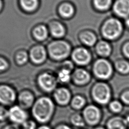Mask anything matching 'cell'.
I'll return each mask as SVG.
<instances>
[{
    "label": "cell",
    "instance_id": "32",
    "mask_svg": "<svg viewBox=\"0 0 129 129\" xmlns=\"http://www.w3.org/2000/svg\"><path fill=\"white\" fill-rule=\"evenodd\" d=\"M7 62L2 58L0 57V71L5 70L8 67Z\"/></svg>",
    "mask_w": 129,
    "mask_h": 129
},
{
    "label": "cell",
    "instance_id": "12",
    "mask_svg": "<svg viewBox=\"0 0 129 129\" xmlns=\"http://www.w3.org/2000/svg\"><path fill=\"white\" fill-rule=\"evenodd\" d=\"M114 11L118 16L125 17L129 15V0H118L114 6Z\"/></svg>",
    "mask_w": 129,
    "mask_h": 129
},
{
    "label": "cell",
    "instance_id": "14",
    "mask_svg": "<svg viewBox=\"0 0 129 129\" xmlns=\"http://www.w3.org/2000/svg\"><path fill=\"white\" fill-rule=\"evenodd\" d=\"M89 74L84 70L79 69L75 72L74 75V81L78 84H84L89 80Z\"/></svg>",
    "mask_w": 129,
    "mask_h": 129
},
{
    "label": "cell",
    "instance_id": "3",
    "mask_svg": "<svg viewBox=\"0 0 129 129\" xmlns=\"http://www.w3.org/2000/svg\"><path fill=\"white\" fill-rule=\"evenodd\" d=\"M122 26L119 21L111 19L108 20L103 26L102 31L104 36L108 39H114L120 33Z\"/></svg>",
    "mask_w": 129,
    "mask_h": 129
},
{
    "label": "cell",
    "instance_id": "15",
    "mask_svg": "<svg viewBox=\"0 0 129 129\" xmlns=\"http://www.w3.org/2000/svg\"><path fill=\"white\" fill-rule=\"evenodd\" d=\"M127 122L121 117H114L111 119L108 123L109 129H125Z\"/></svg>",
    "mask_w": 129,
    "mask_h": 129
},
{
    "label": "cell",
    "instance_id": "8",
    "mask_svg": "<svg viewBox=\"0 0 129 129\" xmlns=\"http://www.w3.org/2000/svg\"><path fill=\"white\" fill-rule=\"evenodd\" d=\"M16 98L14 90L6 85L0 86V102L4 104H10L13 102Z\"/></svg>",
    "mask_w": 129,
    "mask_h": 129
},
{
    "label": "cell",
    "instance_id": "18",
    "mask_svg": "<svg viewBox=\"0 0 129 129\" xmlns=\"http://www.w3.org/2000/svg\"><path fill=\"white\" fill-rule=\"evenodd\" d=\"M47 29L44 26H39L34 31V35L35 38L40 41L46 39L47 36Z\"/></svg>",
    "mask_w": 129,
    "mask_h": 129
},
{
    "label": "cell",
    "instance_id": "11",
    "mask_svg": "<svg viewBox=\"0 0 129 129\" xmlns=\"http://www.w3.org/2000/svg\"><path fill=\"white\" fill-rule=\"evenodd\" d=\"M46 53L43 46H37L34 47L30 52V57L35 63L42 62L46 58Z\"/></svg>",
    "mask_w": 129,
    "mask_h": 129
},
{
    "label": "cell",
    "instance_id": "37",
    "mask_svg": "<svg viewBox=\"0 0 129 129\" xmlns=\"http://www.w3.org/2000/svg\"><path fill=\"white\" fill-rule=\"evenodd\" d=\"M38 129H50L49 127L47 126H42L38 128Z\"/></svg>",
    "mask_w": 129,
    "mask_h": 129
},
{
    "label": "cell",
    "instance_id": "20",
    "mask_svg": "<svg viewBox=\"0 0 129 129\" xmlns=\"http://www.w3.org/2000/svg\"><path fill=\"white\" fill-rule=\"evenodd\" d=\"M59 13L63 17H70L74 13V8L70 4H64L60 7Z\"/></svg>",
    "mask_w": 129,
    "mask_h": 129
},
{
    "label": "cell",
    "instance_id": "23",
    "mask_svg": "<svg viewBox=\"0 0 129 129\" xmlns=\"http://www.w3.org/2000/svg\"><path fill=\"white\" fill-rule=\"evenodd\" d=\"M58 78L61 82L67 83L69 82L71 78L70 70L67 69L61 70L58 73Z\"/></svg>",
    "mask_w": 129,
    "mask_h": 129
},
{
    "label": "cell",
    "instance_id": "40",
    "mask_svg": "<svg viewBox=\"0 0 129 129\" xmlns=\"http://www.w3.org/2000/svg\"><path fill=\"white\" fill-rule=\"evenodd\" d=\"M1 8H2V2H1V1L0 0V10H1Z\"/></svg>",
    "mask_w": 129,
    "mask_h": 129
},
{
    "label": "cell",
    "instance_id": "17",
    "mask_svg": "<svg viewBox=\"0 0 129 129\" xmlns=\"http://www.w3.org/2000/svg\"><path fill=\"white\" fill-rule=\"evenodd\" d=\"M51 34L56 37H62L65 33V30L63 26L58 23L53 24L50 29Z\"/></svg>",
    "mask_w": 129,
    "mask_h": 129
},
{
    "label": "cell",
    "instance_id": "9",
    "mask_svg": "<svg viewBox=\"0 0 129 129\" xmlns=\"http://www.w3.org/2000/svg\"><path fill=\"white\" fill-rule=\"evenodd\" d=\"M75 62L79 64L84 65L88 63L90 59V55L87 50L83 48L76 49L72 55Z\"/></svg>",
    "mask_w": 129,
    "mask_h": 129
},
{
    "label": "cell",
    "instance_id": "13",
    "mask_svg": "<svg viewBox=\"0 0 129 129\" xmlns=\"http://www.w3.org/2000/svg\"><path fill=\"white\" fill-rule=\"evenodd\" d=\"M54 98L58 103L61 105H66L70 101L71 95L69 91L64 88L57 89L54 94Z\"/></svg>",
    "mask_w": 129,
    "mask_h": 129
},
{
    "label": "cell",
    "instance_id": "36",
    "mask_svg": "<svg viewBox=\"0 0 129 129\" xmlns=\"http://www.w3.org/2000/svg\"><path fill=\"white\" fill-rule=\"evenodd\" d=\"M56 129H71V128L66 125H61L58 126Z\"/></svg>",
    "mask_w": 129,
    "mask_h": 129
},
{
    "label": "cell",
    "instance_id": "26",
    "mask_svg": "<svg viewBox=\"0 0 129 129\" xmlns=\"http://www.w3.org/2000/svg\"><path fill=\"white\" fill-rule=\"evenodd\" d=\"M116 67L117 69L122 73H127L129 72V64L124 61H120L118 62Z\"/></svg>",
    "mask_w": 129,
    "mask_h": 129
},
{
    "label": "cell",
    "instance_id": "24",
    "mask_svg": "<svg viewBox=\"0 0 129 129\" xmlns=\"http://www.w3.org/2000/svg\"><path fill=\"white\" fill-rule=\"evenodd\" d=\"M85 103V99L80 96H75L72 101V105L73 107L79 109L83 106Z\"/></svg>",
    "mask_w": 129,
    "mask_h": 129
},
{
    "label": "cell",
    "instance_id": "1",
    "mask_svg": "<svg viewBox=\"0 0 129 129\" xmlns=\"http://www.w3.org/2000/svg\"><path fill=\"white\" fill-rule=\"evenodd\" d=\"M54 109L53 103L51 100L43 97L39 98L35 103L32 109L34 117L38 121L45 122L51 117Z\"/></svg>",
    "mask_w": 129,
    "mask_h": 129
},
{
    "label": "cell",
    "instance_id": "25",
    "mask_svg": "<svg viewBox=\"0 0 129 129\" xmlns=\"http://www.w3.org/2000/svg\"><path fill=\"white\" fill-rule=\"evenodd\" d=\"M110 3L111 0H94L95 6L100 10L107 9L109 7Z\"/></svg>",
    "mask_w": 129,
    "mask_h": 129
},
{
    "label": "cell",
    "instance_id": "38",
    "mask_svg": "<svg viewBox=\"0 0 129 129\" xmlns=\"http://www.w3.org/2000/svg\"><path fill=\"white\" fill-rule=\"evenodd\" d=\"M126 121V122H127V124H128V125H129V116L127 117Z\"/></svg>",
    "mask_w": 129,
    "mask_h": 129
},
{
    "label": "cell",
    "instance_id": "27",
    "mask_svg": "<svg viewBox=\"0 0 129 129\" xmlns=\"http://www.w3.org/2000/svg\"><path fill=\"white\" fill-rule=\"evenodd\" d=\"M72 122L76 126H83L84 124V122L83 120V119L82 118V117L78 114H76L73 115L71 118Z\"/></svg>",
    "mask_w": 129,
    "mask_h": 129
},
{
    "label": "cell",
    "instance_id": "41",
    "mask_svg": "<svg viewBox=\"0 0 129 129\" xmlns=\"http://www.w3.org/2000/svg\"><path fill=\"white\" fill-rule=\"evenodd\" d=\"M96 129H104L103 128H101V127H98V128H97Z\"/></svg>",
    "mask_w": 129,
    "mask_h": 129
},
{
    "label": "cell",
    "instance_id": "30",
    "mask_svg": "<svg viewBox=\"0 0 129 129\" xmlns=\"http://www.w3.org/2000/svg\"><path fill=\"white\" fill-rule=\"evenodd\" d=\"M35 122L31 120L26 121L23 123V129H35Z\"/></svg>",
    "mask_w": 129,
    "mask_h": 129
},
{
    "label": "cell",
    "instance_id": "7",
    "mask_svg": "<svg viewBox=\"0 0 129 129\" xmlns=\"http://www.w3.org/2000/svg\"><path fill=\"white\" fill-rule=\"evenodd\" d=\"M9 117L16 123H23L27 118L26 112L20 107L14 106L9 110Z\"/></svg>",
    "mask_w": 129,
    "mask_h": 129
},
{
    "label": "cell",
    "instance_id": "31",
    "mask_svg": "<svg viewBox=\"0 0 129 129\" xmlns=\"http://www.w3.org/2000/svg\"><path fill=\"white\" fill-rule=\"evenodd\" d=\"M7 117H9V111L0 105V120H4Z\"/></svg>",
    "mask_w": 129,
    "mask_h": 129
},
{
    "label": "cell",
    "instance_id": "34",
    "mask_svg": "<svg viewBox=\"0 0 129 129\" xmlns=\"http://www.w3.org/2000/svg\"><path fill=\"white\" fill-rule=\"evenodd\" d=\"M124 52L125 54L129 57V43H127L124 47Z\"/></svg>",
    "mask_w": 129,
    "mask_h": 129
},
{
    "label": "cell",
    "instance_id": "29",
    "mask_svg": "<svg viewBox=\"0 0 129 129\" xmlns=\"http://www.w3.org/2000/svg\"><path fill=\"white\" fill-rule=\"evenodd\" d=\"M110 107L112 111L114 112H119L121 110L122 106L119 102L115 101L110 103Z\"/></svg>",
    "mask_w": 129,
    "mask_h": 129
},
{
    "label": "cell",
    "instance_id": "16",
    "mask_svg": "<svg viewBox=\"0 0 129 129\" xmlns=\"http://www.w3.org/2000/svg\"><path fill=\"white\" fill-rule=\"evenodd\" d=\"M33 100L34 98L32 94L29 92H24L19 97L20 104L24 107H30L32 104Z\"/></svg>",
    "mask_w": 129,
    "mask_h": 129
},
{
    "label": "cell",
    "instance_id": "4",
    "mask_svg": "<svg viewBox=\"0 0 129 129\" xmlns=\"http://www.w3.org/2000/svg\"><path fill=\"white\" fill-rule=\"evenodd\" d=\"M93 96L95 100L101 104L106 103L110 98V90L104 83L96 84L93 90Z\"/></svg>",
    "mask_w": 129,
    "mask_h": 129
},
{
    "label": "cell",
    "instance_id": "5",
    "mask_svg": "<svg viewBox=\"0 0 129 129\" xmlns=\"http://www.w3.org/2000/svg\"><path fill=\"white\" fill-rule=\"evenodd\" d=\"M94 71L98 77L102 79H107L111 74L112 68L107 60L99 59L95 63Z\"/></svg>",
    "mask_w": 129,
    "mask_h": 129
},
{
    "label": "cell",
    "instance_id": "33",
    "mask_svg": "<svg viewBox=\"0 0 129 129\" xmlns=\"http://www.w3.org/2000/svg\"><path fill=\"white\" fill-rule=\"evenodd\" d=\"M121 98L124 102L126 103H129V91L125 92L122 95Z\"/></svg>",
    "mask_w": 129,
    "mask_h": 129
},
{
    "label": "cell",
    "instance_id": "19",
    "mask_svg": "<svg viewBox=\"0 0 129 129\" xmlns=\"http://www.w3.org/2000/svg\"><path fill=\"white\" fill-rule=\"evenodd\" d=\"M37 0H21V5L26 11L31 12L34 11L37 7Z\"/></svg>",
    "mask_w": 129,
    "mask_h": 129
},
{
    "label": "cell",
    "instance_id": "39",
    "mask_svg": "<svg viewBox=\"0 0 129 129\" xmlns=\"http://www.w3.org/2000/svg\"><path fill=\"white\" fill-rule=\"evenodd\" d=\"M126 24H127V25L129 27V19H128L127 20V21H126Z\"/></svg>",
    "mask_w": 129,
    "mask_h": 129
},
{
    "label": "cell",
    "instance_id": "28",
    "mask_svg": "<svg viewBox=\"0 0 129 129\" xmlns=\"http://www.w3.org/2000/svg\"><path fill=\"white\" fill-rule=\"evenodd\" d=\"M28 59V56L26 52H20L17 54L16 60L17 62L20 64L25 63Z\"/></svg>",
    "mask_w": 129,
    "mask_h": 129
},
{
    "label": "cell",
    "instance_id": "21",
    "mask_svg": "<svg viewBox=\"0 0 129 129\" xmlns=\"http://www.w3.org/2000/svg\"><path fill=\"white\" fill-rule=\"evenodd\" d=\"M81 38L82 41L86 45L91 46L96 41L95 35L91 32H85L81 35Z\"/></svg>",
    "mask_w": 129,
    "mask_h": 129
},
{
    "label": "cell",
    "instance_id": "2",
    "mask_svg": "<svg viewBox=\"0 0 129 129\" xmlns=\"http://www.w3.org/2000/svg\"><path fill=\"white\" fill-rule=\"evenodd\" d=\"M51 56L55 59L66 58L70 52L69 45L63 41H56L52 42L48 47Z\"/></svg>",
    "mask_w": 129,
    "mask_h": 129
},
{
    "label": "cell",
    "instance_id": "6",
    "mask_svg": "<svg viewBox=\"0 0 129 129\" xmlns=\"http://www.w3.org/2000/svg\"><path fill=\"white\" fill-rule=\"evenodd\" d=\"M38 81L40 87L47 92L52 91L56 86V82L55 78L47 73H43L40 75Z\"/></svg>",
    "mask_w": 129,
    "mask_h": 129
},
{
    "label": "cell",
    "instance_id": "22",
    "mask_svg": "<svg viewBox=\"0 0 129 129\" xmlns=\"http://www.w3.org/2000/svg\"><path fill=\"white\" fill-rule=\"evenodd\" d=\"M97 51L100 54L106 56L108 55L110 53V48L107 42L101 41L97 45Z\"/></svg>",
    "mask_w": 129,
    "mask_h": 129
},
{
    "label": "cell",
    "instance_id": "35",
    "mask_svg": "<svg viewBox=\"0 0 129 129\" xmlns=\"http://www.w3.org/2000/svg\"><path fill=\"white\" fill-rule=\"evenodd\" d=\"M3 129H19V127L15 125H9L5 126Z\"/></svg>",
    "mask_w": 129,
    "mask_h": 129
},
{
    "label": "cell",
    "instance_id": "10",
    "mask_svg": "<svg viewBox=\"0 0 129 129\" xmlns=\"http://www.w3.org/2000/svg\"><path fill=\"white\" fill-rule=\"evenodd\" d=\"M84 115L88 123L94 124L98 122L100 118V112L96 107L91 105L85 109Z\"/></svg>",
    "mask_w": 129,
    "mask_h": 129
}]
</instances>
